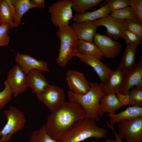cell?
Listing matches in <instances>:
<instances>
[{"label":"cell","instance_id":"obj_40","mask_svg":"<svg viewBox=\"0 0 142 142\" xmlns=\"http://www.w3.org/2000/svg\"><path fill=\"white\" fill-rule=\"evenodd\" d=\"M0 74H1V72H0Z\"/></svg>","mask_w":142,"mask_h":142},{"label":"cell","instance_id":"obj_8","mask_svg":"<svg viewBox=\"0 0 142 142\" xmlns=\"http://www.w3.org/2000/svg\"><path fill=\"white\" fill-rule=\"evenodd\" d=\"M118 135L127 142H142V116L118 123Z\"/></svg>","mask_w":142,"mask_h":142},{"label":"cell","instance_id":"obj_3","mask_svg":"<svg viewBox=\"0 0 142 142\" xmlns=\"http://www.w3.org/2000/svg\"><path fill=\"white\" fill-rule=\"evenodd\" d=\"M90 89L83 95H78L69 90L67 93L69 101L78 103L83 108L87 118L92 119L98 121L99 117L104 114L100 107V102L104 93L101 83L97 82L89 83Z\"/></svg>","mask_w":142,"mask_h":142},{"label":"cell","instance_id":"obj_39","mask_svg":"<svg viewBox=\"0 0 142 142\" xmlns=\"http://www.w3.org/2000/svg\"><path fill=\"white\" fill-rule=\"evenodd\" d=\"M6 1L8 4L14 21L16 15L15 7L12 3V0H6Z\"/></svg>","mask_w":142,"mask_h":142},{"label":"cell","instance_id":"obj_36","mask_svg":"<svg viewBox=\"0 0 142 142\" xmlns=\"http://www.w3.org/2000/svg\"><path fill=\"white\" fill-rule=\"evenodd\" d=\"M116 95L123 106L129 104V98L128 94L124 95L118 92Z\"/></svg>","mask_w":142,"mask_h":142},{"label":"cell","instance_id":"obj_16","mask_svg":"<svg viewBox=\"0 0 142 142\" xmlns=\"http://www.w3.org/2000/svg\"><path fill=\"white\" fill-rule=\"evenodd\" d=\"M27 83L32 93L36 95L44 91L49 85L42 72L36 69L31 70L27 74Z\"/></svg>","mask_w":142,"mask_h":142},{"label":"cell","instance_id":"obj_33","mask_svg":"<svg viewBox=\"0 0 142 142\" xmlns=\"http://www.w3.org/2000/svg\"><path fill=\"white\" fill-rule=\"evenodd\" d=\"M106 3L111 12L130 6V0H107Z\"/></svg>","mask_w":142,"mask_h":142},{"label":"cell","instance_id":"obj_30","mask_svg":"<svg viewBox=\"0 0 142 142\" xmlns=\"http://www.w3.org/2000/svg\"><path fill=\"white\" fill-rule=\"evenodd\" d=\"M4 84L5 86L4 89L0 91V110L11 100L13 95L6 80L4 82Z\"/></svg>","mask_w":142,"mask_h":142},{"label":"cell","instance_id":"obj_24","mask_svg":"<svg viewBox=\"0 0 142 142\" xmlns=\"http://www.w3.org/2000/svg\"><path fill=\"white\" fill-rule=\"evenodd\" d=\"M77 53L82 55L94 57L100 60L102 58L99 49L93 42L79 40L78 44Z\"/></svg>","mask_w":142,"mask_h":142},{"label":"cell","instance_id":"obj_9","mask_svg":"<svg viewBox=\"0 0 142 142\" xmlns=\"http://www.w3.org/2000/svg\"><path fill=\"white\" fill-rule=\"evenodd\" d=\"M93 41L102 57L114 58L119 54L123 49L121 43L106 35L96 33L94 37Z\"/></svg>","mask_w":142,"mask_h":142},{"label":"cell","instance_id":"obj_11","mask_svg":"<svg viewBox=\"0 0 142 142\" xmlns=\"http://www.w3.org/2000/svg\"><path fill=\"white\" fill-rule=\"evenodd\" d=\"M134 87L142 89V58L126 72L119 92L123 94H128L129 90Z\"/></svg>","mask_w":142,"mask_h":142},{"label":"cell","instance_id":"obj_34","mask_svg":"<svg viewBox=\"0 0 142 142\" xmlns=\"http://www.w3.org/2000/svg\"><path fill=\"white\" fill-rule=\"evenodd\" d=\"M130 6L137 17V21L142 25V0H130Z\"/></svg>","mask_w":142,"mask_h":142},{"label":"cell","instance_id":"obj_38","mask_svg":"<svg viewBox=\"0 0 142 142\" xmlns=\"http://www.w3.org/2000/svg\"><path fill=\"white\" fill-rule=\"evenodd\" d=\"M33 4L35 8H44L45 7L44 0H30Z\"/></svg>","mask_w":142,"mask_h":142},{"label":"cell","instance_id":"obj_12","mask_svg":"<svg viewBox=\"0 0 142 142\" xmlns=\"http://www.w3.org/2000/svg\"><path fill=\"white\" fill-rule=\"evenodd\" d=\"M125 21L114 18L109 14L92 22L98 27L103 26L105 27L107 29L106 35L117 40L119 38L123 39V33L126 30Z\"/></svg>","mask_w":142,"mask_h":142},{"label":"cell","instance_id":"obj_22","mask_svg":"<svg viewBox=\"0 0 142 142\" xmlns=\"http://www.w3.org/2000/svg\"><path fill=\"white\" fill-rule=\"evenodd\" d=\"M138 45L130 44L126 45L120 66L126 72L136 64V54Z\"/></svg>","mask_w":142,"mask_h":142},{"label":"cell","instance_id":"obj_35","mask_svg":"<svg viewBox=\"0 0 142 142\" xmlns=\"http://www.w3.org/2000/svg\"><path fill=\"white\" fill-rule=\"evenodd\" d=\"M123 39L125 40L126 45L133 44L139 45L141 43L142 40L136 35L126 30L124 32Z\"/></svg>","mask_w":142,"mask_h":142},{"label":"cell","instance_id":"obj_25","mask_svg":"<svg viewBox=\"0 0 142 142\" xmlns=\"http://www.w3.org/2000/svg\"><path fill=\"white\" fill-rule=\"evenodd\" d=\"M103 0H72V9L76 13L82 14L101 4Z\"/></svg>","mask_w":142,"mask_h":142},{"label":"cell","instance_id":"obj_23","mask_svg":"<svg viewBox=\"0 0 142 142\" xmlns=\"http://www.w3.org/2000/svg\"><path fill=\"white\" fill-rule=\"evenodd\" d=\"M16 11L14 21V27H18L21 24V19L23 15L29 9L35 8L33 4L29 0H12Z\"/></svg>","mask_w":142,"mask_h":142},{"label":"cell","instance_id":"obj_26","mask_svg":"<svg viewBox=\"0 0 142 142\" xmlns=\"http://www.w3.org/2000/svg\"><path fill=\"white\" fill-rule=\"evenodd\" d=\"M7 23L11 29L14 27V24L10 8L6 0H0V25Z\"/></svg>","mask_w":142,"mask_h":142},{"label":"cell","instance_id":"obj_20","mask_svg":"<svg viewBox=\"0 0 142 142\" xmlns=\"http://www.w3.org/2000/svg\"><path fill=\"white\" fill-rule=\"evenodd\" d=\"M123 106L115 93H105L100 99V107L104 113L114 114L115 111L120 109Z\"/></svg>","mask_w":142,"mask_h":142},{"label":"cell","instance_id":"obj_7","mask_svg":"<svg viewBox=\"0 0 142 142\" xmlns=\"http://www.w3.org/2000/svg\"><path fill=\"white\" fill-rule=\"evenodd\" d=\"M37 99L52 112L65 101L64 90L60 87L50 85L42 92L36 95Z\"/></svg>","mask_w":142,"mask_h":142},{"label":"cell","instance_id":"obj_2","mask_svg":"<svg viewBox=\"0 0 142 142\" xmlns=\"http://www.w3.org/2000/svg\"><path fill=\"white\" fill-rule=\"evenodd\" d=\"M92 119L85 118L75 121L57 140L58 142H81L89 138H105L106 129L99 126Z\"/></svg>","mask_w":142,"mask_h":142},{"label":"cell","instance_id":"obj_19","mask_svg":"<svg viewBox=\"0 0 142 142\" xmlns=\"http://www.w3.org/2000/svg\"><path fill=\"white\" fill-rule=\"evenodd\" d=\"M110 125L128 121L137 118L142 116V107L132 106L117 114H108Z\"/></svg>","mask_w":142,"mask_h":142},{"label":"cell","instance_id":"obj_15","mask_svg":"<svg viewBox=\"0 0 142 142\" xmlns=\"http://www.w3.org/2000/svg\"><path fill=\"white\" fill-rule=\"evenodd\" d=\"M74 57L78 58L82 62L92 67L98 75L103 85L106 82L112 70L100 60L92 57L82 55L77 53Z\"/></svg>","mask_w":142,"mask_h":142},{"label":"cell","instance_id":"obj_27","mask_svg":"<svg viewBox=\"0 0 142 142\" xmlns=\"http://www.w3.org/2000/svg\"><path fill=\"white\" fill-rule=\"evenodd\" d=\"M30 142H58L46 133L44 125L38 130L33 131L29 138Z\"/></svg>","mask_w":142,"mask_h":142},{"label":"cell","instance_id":"obj_31","mask_svg":"<svg viewBox=\"0 0 142 142\" xmlns=\"http://www.w3.org/2000/svg\"><path fill=\"white\" fill-rule=\"evenodd\" d=\"M124 25L126 30L134 33L142 39V26L138 22L131 20H126Z\"/></svg>","mask_w":142,"mask_h":142},{"label":"cell","instance_id":"obj_1","mask_svg":"<svg viewBox=\"0 0 142 142\" xmlns=\"http://www.w3.org/2000/svg\"><path fill=\"white\" fill-rule=\"evenodd\" d=\"M85 118V111L80 104L65 101L58 108L51 112L44 125L47 134L58 140L75 121Z\"/></svg>","mask_w":142,"mask_h":142},{"label":"cell","instance_id":"obj_21","mask_svg":"<svg viewBox=\"0 0 142 142\" xmlns=\"http://www.w3.org/2000/svg\"><path fill=\"white\" fill-rule=\"evenodd\" d=\"M111 12L106 3L99 9L93 11L85 12L82 14L75 13L72 20L74 22L85 21L92 22L106 16Z\"/></svg>","mask_w":142,"mask_h":142},{"label":"cell","instance_id":"obj_32","mask_svg":"<svg viewBox=\"0 0 142 142\" xmlns=\"http://www.w3.org/2000/svg\"><path fill=\"white\" fill-rule=\"evenodd\" d=\"M10 29V26L7 23L0 25V47H9L10 37L8 33Z\"/></svg>","mask_w":142,"mask_h":142},{"label":"cell","instance_id":"obj_28","mask_svg":"<svg viewBox=\"0 0 142 142\" xmlns=\"http://www.w3.org/2000/svg\"><path fill=\"white\" fill-rule=\"evenodd\" d=\"M109 15L122 20H131L138 22L137 16L130 6L111 12Z\"/></svg>","mask_w":142,"mask_h":142},{"label":"cell","instance_id":"obj_17","mask_svg":"<svg viewBox=\"0 0 142 142\" xmlns=\"http://www.w3.org/2000/svg\"><path fill=\"white\" fill-rule=\"evenodd\" d=\"M72 27L80 40L93 42L98 27L92 22L85 21L74 22Z\"/></svg>","mask_w":142,"mask_h":142},{"label":"cell","instance_id":"obj_6","mask_svg":"<svg viewBox=\"0 0 142 142\" xmlns=\"http://www.w3.org/2000/svg\"><path fill=\"white\" fill-rule=\"evenodd\" d=\"M72 3V0H59L48 7L50 21L55 27L58 28L69 25L73 16Z\"/></svg>","mask_w":142,"mask_h":142},{"label":"cell","instance_id":"obj_18","mask_svg":"<svg viewBox=\"0 0 142 142\" xmlns=\"http://www.w3.org/2000/svg\"><path fill=\"white\" fill-rule=\"evenodd\" d=\"M126 72L120 66L112 70L105 83L102 84V89L105 93L119 92Z\"/></svg>","mask_w":142,"mask_h":142},{"label":"cell","instance_id":"obj_5","mask_svg":"<svg viewBox=\"0 0 142 142\" xmlns=\"http://www.w3.org/2000/svg\"><path fill=\"white\" fill-rule=\"evenodd\" d=\"M4 113L7 121L0 131V142H8L14 134L23 128L27 120L24 112L14 106H10Z\"/></svg>","mask_w":142,"mask_h":142},{"label":"cell","instance_id":"obj_13","mask_svg":"<svg viewBox=\"0 0 142 142\" xmlns=\"http://www.w3.org/2000/svg\"><path fill=\"white\" fill-rule=\"evenodd\" d=\"M66 80L69 90L74 93L83 95L89 90V83L81 72L69 70L67 73Z\"/></svg>","mask_w":142,"mask_h":142},{"label":"cell","instance_id":"obj_10","mask_svg":"<svg viewBox=\"0 0 142 142\" xmlns=\"http://www.w3.org/2000/svg\"><path fill=\"white\" fill-rule=\"evenodd\" d=\"M6 80L14 97L26 92L28 87L27 83V74L23 72L20 66L17 64L8 71Z\"/></svg>","mask_w":142,"mask_h":142},{"label":"cell","instance_id":"obj_4","mask_svg":"<svg viewBox=\"0 0 142 142\" xmlns=\"http://www.w3.org/2000/svg\"><path fill=\"white\" fill-rule=\"evenodd\" d=\"M56 34L60 41L56 62L60 67H65L77 52L79 39L69 25L58 28Z\"/></svg>","mask_w":142,"mask_h":142},{"label":"cell","instance_id":"obj_14","mask_svg":"<svg viewBox=\"0 0 142 142\" xmlns=\"http://www.w3.org/2000/svg\"><path fill=\"white\" fill-rule=\"evenodd\" d=\"M15 60L26 74L31 70L34 69L39 70L42 72H48L50 71L45 61L37 60L29 55L17 53L16 55Z\"/></svg>","mask_w":142,"mask_h":142},{"label":"cell","instance_id":"obj_37","mask_svg":"<svg viewBox=\"0 0 142 142\" xmlns=\"http://www.w3.org/2000/svg\"><path fill=\"white\" fill-rule=\"evenodd\" d=\"M105 121L107 126L110 128L112 130L115 135L116 140H113L109 139H107L105 140L104 142H122L121 140V138L115 131L113 126L109 124L106 120H105Z\"/></svg>","mask_w":142,"mask_h":142},{"label":"cell","instance_id":"obj_41","mask_svg":"<svg viewBox=\"0 0 142 142\" xmlns=\"http://www.w3.org/2000/svg\"><path fill=\"white\" fill-rule=\"evenodd\" d=\"M82 142H84V141H82Z\"/></svg>","mask_w":142,"mask_h":142},{"label":"cell","instance_id":"obj_29","mask_svg":"<svg viewBox=\"0 0 142 142\" xmlns=\"http://www.w3.org/2000/svg\"><path fill=\"white\" fill-rule=\"evenodd\" d=\"M129 104L142 107V89L133 87L128 91Z\"/></svg>","mask_w":142,"mask_h":142}]
</instances>
